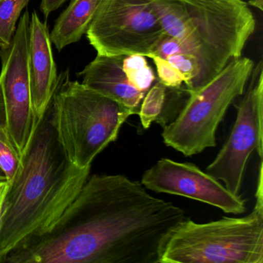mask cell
<instances>
[{"mask_svg": "<svg viewBox=\"0 0 263 263\" xmlns=\"http://www.w3.org/2000/svg\"><path fill=\"white\" fill-rule=\"evenodd\" d=\"M186 218L139 181L95 175L48 230L20 243L0 263H160Z\"/></svg>", "mask_w": 263, "mask_h": 263, "instance_id": "6da1fadb", "label": "cell"}, {"mask_svg": "<svg viewBox=\"0 0 263 263\" xmlns=\"http://www.w3.org/2000/svg\"><path fill=\"white\" fill-rule=\"evenodd\" d=\"M249 5L258 9V10L262 11L263 10V0H249Z\"/></svg>", "mask_w": 263, "mask_h": 263, "instance_id": "cb8c5ba5", "label": "cell"}, {"mask_svg": "<svg viewBox=\"0 0 263 263\" xmlns=\"http://www.w3.org/2000/svg\"><path fill=\"white\" fill-rule=\"evenodd\" d=\"M179 53H192L180 40L167 35L157 46L151 58L157 56L167 60L171 57Z\"/></svg>", "mask_w": 263, "mask_h": 263, "instance_id": "ffe728a7", "label": "cell"}, {"mask_svg": "<svg viewBox=\"0 0 263 263\" xmlns=\"http://www.w3.org/2000/svg\"><path fill=\"white\" fill-rule=\"evenodd\" d=\"M167 90L160 81L147 90L144 95L141 106L139 115L141 124L144 129H148L153 122H158L164 112Z\"/></svg>", "mask_w": 263, "mask_h": 263, "instance_id": "9a60e30c", "label": "cell"}, {"mask_svg": "<svg viewBox=\"0 0 263 263\" xmlns=\"http://www.w3.org/2000/svg\"><path fill=\"white\" fill-rule=\"evenodd\" d=\"M0 129H7L5 103H4V95L1 88H0Z\"/></svg>", "mask_w": 263, "mask_h": 263, "instance_id": "7402d4cb", "label": "cell"}, {"mask_svg": "<svg viewBox=\"0 0 263 263\" xmlns=\"http://www.w3.org/2000/svg\"><path fill=\"white\" fill-rule=\"evenodd\" d=\"M90 167H77L66 155L51 99L10 181L0 215V261L56 222L88 179Z\"/></svg>", "mask_w": 263, "mask_h": 263, "instance_id": "7a4b0ae2", "label": "cell"}, {"mask_svg": "<svg viewBox=\"0 0 263 263\" xmlns=\"http://www.w3.org/2000/svg\"><path fill=\"white\" fill-rule=\"evenodd\" d=\"M67 0H42L41 11L46 18H48L50 13L59 9Z\"/></svg>", "mask_w": 263, "mask_h": 263, "instance_id": "44dd1931", "label": "cell"}, {"mask_svg": "<svg viewBox=\"0 0 263 263\" xmlns=\"http://www.w3.org/2000/svg\"><path fill=\"white\" fill-rule=\"evenodd\" d=\"M167 61L182 75L186 90L190 89L199 74V64L195 55L179 53L171 57Z\"/></svg>", "mask_w": 263, "mask_h": 263, "instance_id": "ac0fdd59", "label": "cell"}, {"mask_svg": "<svg viewBox=\"0 0 263 263\" xmlns=\"http://www.w3.org/2000/svg\"><path fill=\"white\" fill-rule=\"evenodd\" d=\"M125 57H106L97 55L82 71L81 84L102 93L125 106L134 115H138L141 101L145 93L132 87L123 70Z\"/></svg>", "mask_w": 263, "mask_h": 263, "instance_id": "7c38bea8", "label": "cell"}, {"mask_svg": "<svg viewBox=\"0 0 263 263\" xmlns=\"http://www.w3.org/2000/svg\"><path fill=\"white\" fill-rule=\"evenodd\" d=\"M28 65L32 107L36 124L53 98L58 74L48 27L36 12L32 13L29 26Z\"/></svg>", "mask_w": 263, "mask_h": 263, "instance_id": "8fae6325", "label": "cell"}, {"mask_svg": "<svg viewBox=\"0 0 263 263\" xmlns=\"http://www.w3.org/2000/svg\"><path fill=\"white\" fill-rule=\"evenodd\" d=\"M7 181V175H6L2 167H0V181Z\"/></svg>", "mask_w": 263, "mask_h": 263, "instance_id": "d4e9b609", "label": "cell"}, {"mask_svg": "<svg viewBox=\"0 0 263 263\" xmlns=\"http://www.w3.org/2000/svg\"><path fill=\"white\" fill-rule=\"evenodd\" d=\"M86 35L98 54L150 58L167 36L151 0H101Z\"/></svg>", "mask_w": 263, "mask_h": 263, "instance_id": "52a82bcc", "label": "cell"}, {"mask_svg": "<svg viewBox=\"0 0 263 263\" xmlns=\"http://www.w3.org/2000/svg\"><path fill=\"white\" fill-rule=\"evenodd\" d=\"M101 0H71L60 15L50 33V41L58 51L78 42L86 34Z\"/></svg>", "mask_w": 263, "mask_h": 263, "instance_id": "4fadbf2b", "label": "cell"}, {"mask_svg": "<svg viewBox=\"0 0 263 263\" xmlns=\"http://www.w3.org/2000/svg\"><path fill=\"white\" fill-rule=\"evenodd\" d=\"M30 0H0V49L10 45L16 23Z\"/></svg>", "mask_w": 263, "mask_h": 263, "instance_id": "2e32d148", "label": "cell"}, {"mask_svg": "<svg viewBox=\"0 0 263 263\" xmlns=\"http://www.w3.org/2000/svg\"><path fill=\"white\" fill-rule=\"evenodd\" d=\"M141 184L156 193L185 197L210 204L227 214L241 215L246 201L221 181L192 163L161 158L143 174Z\"/></svg>", "mask_w": 263, "mask_h": 263, "instance_id": "30bf717a", "label": "cell"}, {"mask_svg": "<svg viewBox=\"0 0 263 263\" xmlns=\"http://www.w3.org/2000/svg\"><path fill=\"white\" fill-rule=\"evenodd\" d=\"M30 22L27 10L20 19L10 45L0 49V88L5 103L7 132L21 157L36 127L29 75Z\"/></svg>", "mask_w": 263, "mask_h": 263, "instance_id": "9c48e42d", "label": "cell"}, {"mask_svg": "<svg viewBox=\"0 0 263 263\" xmlns=\"http://www.w3.org/2000/svg\"><path fill=\"white\" fill-rule=\"evenodd\" d=\"M9 186H10V181H0V215L2 212L3 205H4V200H5Z\"/></svg>", "mask_w": 263, "mask_h": 263, "instance_id": "603a6c76", "label": "cell"}, {"mask_svg": "<svg viewBox=\"0 0 263 263\" xmlns=\"http://www.w3.org/2000/svg\"><path fill=\"white\" fill-rule=\"evenodd\" d=\"M155 63L158 79L168 89H180L184 82L181 73L174 67L167 60L155 56L152 58Z\"/></svg>", "mask_w": 263, "mask_h": 263, "instance_id": "d6986e66", "label": "cell"}, {"mask_svg": "<svg viewBox=\"0 0 263 263\" xmlns=\"http://www.w3.org/2000/svg\"><path fill=\"white\" fill-rule=\"evenodd\" d=\"M254 62L235 58L205 85L189 95L175 119L163 127V141L184 156H192L216 146V132L228 109L252 75Z\"/></svg>", "mask_w": 263, "mask_h": 263, "instance_id": "8992f818", "label": "cell"}, {"mask_svg": "<svg viewBox=\"0 0 263 263\" xmlns=\"http://www.w3.org/2000/svg\"><path fill=\"white\" fill-rule=\"evenodd\" d=\"M160 263H263L262 198L246 216L186 218L171 234Z\"/></svg>", "mask_w": 263, "mask_h": 263, "instance_id": "277c9868", "label": "cell"}, {"mask_svg": "<svg viewBox=\"0 0 263 263\" xmlns=\"http://www.w3.org/2000/svg\"><path fill=\"white\" fill-rule=\"evenodd\" d=\"M122 67L130 85L142 93H147L156 79L153 69L143 55L125 57L123 60Z\"/></svg>", "mask_w": 263, "mask_h": 263, "instance_id": "5bb4252c", "label": "cell"}, {"mask_svg": "<svg viewBox=\"0 0 263 263\" xmlns=\"http://www.w3.org/2000/svg\"><path fill=\"white\" fill-rule=\"evenodd\" d=\"M21 155L15 148L7 129H0V167L11 181L21 165Z\"/></svg>", "mask_w": 263, "mask_h": 263, "instance_id": "e0dca14e", "label": "cell"}, {"mask_svg": "<svg viewBox=\"0 0 263 263\" xmlns=\"http://www.w3.org/2000/svg\"><path fill=\"white\" fill-rule=\"evenodd\" d=\"M52 101L58 138L69 160L80 168L91 167L133 115L115 100L70 81L68 69L58 75Z\"/></svg>", "mask_w": 263, "mask_h": 263, "instance_id": "3957f363", "label": "cell"}, {"mask_svg": "<svg viewBox=\"0 0 263 263\" xmlns=\"http://www.w3.org/2000/svg\"><path fill=\"white\" fill-rule=\"evenodd\" d=\"M251 83L237 106L235 124L227 141L206 172L239 195L249 157L253 152L262 158L263 68L260 61L251 75Z\"/></svg>", "mask_w": 263, "mask_h": 263, "instance_id": "ba28073f", "label": "cell"}, {"mask_svg": "<svg viewBox=\"0 0 263 263\" xmlns=\"http://www.w3.org/2000/svg\"><path fill=\"white\" fill-rule=\"evenodd\" d=\"M187 16V48L195 55L199 74L186 92L212 81L243 49L255 30V18L243 0H178Z\"/></svg>", "mask_w": 263, "mask_h": 263, "instance_id": "5b68a950", "label": "cell"}]
</instances>
